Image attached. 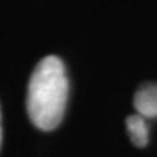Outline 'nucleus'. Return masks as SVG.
<instances>
[{
    "label": "nucleus",
    "instance_id": "nucleus-1",
    "mask_svg": "<svg viewBox=\"0 0 157 157\" xmlns=\"http://www.w3.org/2000/svg\"><path fill=\"white\" fill-rule=\"evenodd\" d=\"M69 96V80L61 58H42L29 78L26 96L27 116L34 127L50 132L61 124Z\"/></svg>",
    "mask_w": 157,
    "mask_h": 157
},
{
    "label": "nucleus",
    "instance_id": "nucleus-4",
    "mask_svg": "<svg viewBox=\"0 0 157 157\" xmlns=\"http://www.w3.org/2000/svg\"><path fill=\"white\" fill-rule=\"evenodd\" d=\"M0 146H2V112H0Z\"/></svg>",
    "mask_w": 157,
    "mask_h": 157
},
{
    "label": "nucleus",
    "instance_id": "nucleus-2",
    "mask_svg": "<svg viewBox=\"0 0 157 157\" xmlns=\"http://www.w3.org/2000/svg\"><path fill=\"white\" fill-rule=\"evenodd\" d=\"M136 114L141 117L157 119V83H144L138 88L133 99Z\"/></svg>",
    "mask_w": 157,
    "mask_h": 157
},
{
    "label": "nucleus",
    "instance_id": "nucleus-3",
    "mask_svg": "<svg viewBox=\"0 0 157 157\" xmlns=\"http://www.w3.org/2000/svg\"><path fill=\"white\" fill-rule=\"evenodd\" d=\"M125 124H127L128 135L132 138V143L138 147H144L149 143V130H147L146 119L138 116V114H133V116L127 117Z\"/></svg>",
    "mask_w": 157,
    "mask_h": 157
}]
</instances>
